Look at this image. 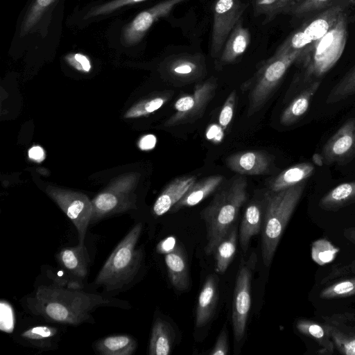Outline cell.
<instances>
[{
	"label": "cell",
	"mask_w": 355,
	"mask_h": 355,
	"mask_svg": "<svg viewBox=\"0 0 355 355\" xmlns=\"http://www.w3.org/2000/svg\"><path fill=\"white\" fill-rule=\"evenodd\" d=\"M101 295L54 285L40 286L27 300L30 311L52 322L77 325L87 321L91 313L109 304Z\"/></svg>",
	"instance_id": "cell-1"
},
{
	"label": "cell",
	"mask_w": 355,
	"mask_h": 355,
	"mask_svg": "<svg viewBox=\"0 0 355 355\" xmlns=\"http://www.w3.org/2000/svg\"><path fill=\"white\" fill-rule=\"evenodd\" d=\"M248 182L243 175L234 177L216 193L210 203L201 211L206 227L205 253H214L220 240L237 218L240 208L248 198Z\"/></svg>",
	"instance_id": "cell-2"
},
{
	"label": "cell",
	"mask_w": 355,
	"mask_h": 355,
	"mask_svg": "<svg viewBox=\"0 0 355 355\" xmlns=\"http://www.w3.org/2000/svg\"><path fill=\"white\" fill-rule=\"evenodd\" d=\"M306 187V181L265 195L261 229V255L263 263H272L282 234L295 211Z\"/></svg>",
	"instance_id": "cell-3"
},
{
	"label": "cell",
	"mask_w": 355,
	"mask_h": 355,
	"mask_svg": "<svg viewBox=\"0 0 355 355\" xmlns=\"http://www.w3.org/2000/svg\"><path fill=\"white\" fill-rule=\"evenodd\" d=\"M142 229V224L137 223L119 243L98 272L96 284L112 291L123 288L134 279L143 260V251L137 247Z\"/></svg>",
	"instance_id": "cell-4"
},
{
	"label": "cell",
	"mask_w": 355,
	"mask_h": 355,
	"mask_svg": "<svg viewBox=\"0 0 355 355\" xmlns=\"http://www.w3.org/2000/svg\"><path fill=\"white\" fill-rule=\"evenodd\" d=\"M347 19L345 12L327 33L296 61L303 71L300 81L306 85L320 80L342 55L347 40Z\"/></svg>",
	"instance_id": "cell-5"
},
{
	"label": "cell",
	"mask_w": 355,
	"mask_h": 355,
	"mask_svg": "<svg viewBox=\"0 0 355 355\" xmlns=\"http://www.w3.org/2000/svg\"><path fill=\"white\" fill-rule=\"evenodd\" d=\"M302 53L274 54L257 71L249 95V116L258 112L266 103L284 78L289 67Z\"/></svg>",
	"instance_id": "cell-6"
},
{
	"label": "cell",
	"mask_w": 355,
	"mask_h": 355,
	"mask_svg": "<svg viewBox=\"0 0 355 355\" xmlns=\"http://www.w3.org/2000/svg\"><path fill=\"white\" fill-rule=\"evenodd\" d=\"M345 9L346 3H336L326 8L291 34L275 54L300 51L302 55L306 53L334 26Z\"/></svg>",
	"instance_id": "cell-7"
},
{
	"label": "cell",
	"mask_w": 355,
	"mask_h": 355,
	"mask_svg": "<svg viewBox=\"0 0 355 355\" xmlns=\"http://www.w3.org/2000/svg\"><path fill=\"white\" fill-rule=\"evenodd\" d=\"M257 258L252 252L247 259H242L235 282L232 320L234 340L244 337L251 306V282Z\"/></svg>",
	"instance_id": "cell-8"
},
{
	"label": "cell",
	"mask_w": 355,
	"mask_h": 355,
	"mask_svg": "<svg viewBox=\"0 0 355 355\" xmlns=\"http://www.w3.org/2000/svg\"><path fill=\"white\" fill-rule=\"evenodd\" d=\"M217 87V80L211 77L197 84L192 94L179 98L174 104L175 112L166 121V126L193 123L203 115Z\"/></svg>",
	"instance_id": "cell-9"
},
{
	"label": "cell",
	"mask_w": 355,
	"mask_h": 355,
	"mask_svg": "<svg viewBox=\"0 0 355 355\" xmlns=\"http://www.w3.org/2000/svg\"><path fill=\"white\" fill-rule=\"evenodd\" d=\"M314 162L320 165H345L355 158V118L348 119L323 145Z\"/></svg>",
	"instance_id": "cell-10"
},
{
	"label": "cell",
	"mask_w": 355,
	"mask_h": 355,
	"mask_svg": "<svg viewBox=\"0 0 355 355\" xmlns=\"http://www.w3.org/2000/svg\"><path fill=\"white\" fill-rule=\"evenodd\" d=\"M247 5L241 0H216L211 33V55L216 58Z\"/></svg>",
	"instance_id": "cell-11"
},
{
	"label": "cell",
	"mask_w": 355,
	"mask_h": 355,
	"mask_svg": "<svg viewBox=\"0 0 355 355\" xmlns=\"http://www.w3.org/2000/svg\"><path fill=\"white\" fill-rule=\"evenodd\" d=\"M184 1L164 0L139 12L122 28V44L130 47L139 43L155 22L167 16L178 4Z\"/></svg>",
	"instance_id": "cell-12"
},
{
	"label": "cell",
	"mask_w": 355,
	"mask_h": 355,
	"mask_svg": "<svg viewBox=\"0 0 355 355\" xmlns=\"http://www.w3.org/2000/svg\"><path fill=\"white\" fill-rule=\"evenodd\" d=\"M50 194L76 227L78 245H85L87 230L92 216V203L83 194L60 191H53Z\"/></svg>",
	"instance_id": "cell-13"
},
{
	"label": "cell",
	"mask_w": 355,
	"mask_h": 355,
	"mask_svg": "<svg viewBox=\"0 0 355 355\" xmlns=\"http://www.w3.org/2000/svg\"><path fill=\"white\" fill-rule=\"evenodd\" d=\"M273 157L263 150L239 152L226 159L227 167L243 175H258L268 171Z\"/></svg>",
	"instance_id": "cell-14"
},
{
	"label": "cell",
	"mask_w": 355,
	"mask_h": 355,
	"mask_svg": "<svg viewBox=\"0 0 355 355\" xmlns=\"http://www.w3.org/2000/svg\"><path fill=\"white\" fill-rule=\"evenodd\" d=\"M61 0H30L18 27L21 37L44 30L52 12Z\"/></svg>",
	"instance_id": "cell-15"
},
{
	"label": "cell",
	"mask_w": 355,
	"mask_h": 355,
	"mask_svg": "<svg viewBox=\"0 0 355 355\" xmlns=\"http://www.w3.org/2000/svg\"><path fill=\"white\" fill-rule=\"evenodd\" d=\"M196 181V176L188 175L171 182L156 199L153 207L154 215L161 216L171 211Z\"/></svg>",
	"instance_id": "cell-16"
},
{
	"label": "cell",
	"mask_w": 355,
	"mask_h": 355,
	"mask_svg": "<svg viewBox=\"0 0 355 355\" xmlns=\"http://www.w3.org/2000/svg\"><path fill=\"white\" fill-rule=\"evenodd\" d=\"M250 42L249 30L243 26L240 19L229 35L218 60V67L234 62L241 57L248 49Z\"/></svg>",
	"instance_id": "cell-17"
},
{
	"label": "cell",
	"mask_w": 355,
	"mask_h": 355,
	"mask_svg": "<svg viewBox=\"0 0 355 355\" xmlns=\"http://www.w3.org/2000/svg\"><path fill=\"white\" fill-rule=\"evenodd\" d=\"M223 176L210 175L196 181L183 197L172 207L171 212L199 204L214 192L222 184Z\"/></svg>",
	"instance_id": "cell-18"
},
{
	"label": "cell",
	"mask_w": 355,
	"mask_h": 355,
	"mask_svg": "<svg viewBox=\"0 0 355 355\" xmlns=\"http://www.w3.org/2000/svg\"><path fill=\"white\" fill-rule=\"evenodd\" d=\"M320 84V80L310 83L293 99L281 114L280 123L283 125H291L305 114Z\"/></svg>",
	"instance_id": "cell-19"
},
{
	"label": "cell",
	"mask_w": 355,
	"mask_h": 355,
	"mask_svg": "<svg viewBox=\"0 0 355 355\" xmlns=\"http://www.w3.org/2000/svg\"><path fill=\"white\" fill-rule=\"evenodd\" d=\"M217 291L216 277L209 275L198 295L196 311V327H204L212 318L218 299Z\"/></svg>",
	"instance_id": "cell-20"
},
{
	"label": "cell",
	"mask_w": 355,
	"mask_h": 355,
	"mask_svg": "<svg viewBox=\"0 0 355 355\" xmlns=\"http://www.w3.org/2000/svg\"><path fill=\"white\" fill-rule=\"evenodd\" d=\"M263 220V207L260 203L251 202L246 207L241 223L239 239L243 252L248 250L251 239L260 233Z\"/></svg>",
	"instance_id": "cell-21"
},
{
	"label": "cell",
	"mask_w": 355,
	"mask_h": 355,
	"mask_svg": "<svg viewBox=\"0 0 355 355\" xmlns=\"http://www.w3.org/2000/svg\"><path fill=\"white\" fill-rule=\"evenodd\" d=\"M165 263L168 278L175 288L184 291L189 285V277L186 256L180 246H175L166 253Z\"/></svg>",
	"instance_id": "cell-22"
},
{
	"label": "cell",
	"mask_w": 355,
	"mask_h": 355,
	"mask_svg": "<svg viewBox=\"0 0 355 355\" xmlns=\"http://www.w3.org/2000/svg\"><path fill=\"white\" fill-rule=\"evenodd\" d=\"M56 259L73 276L79 278L87 276L89 259L85 245L62 249L56 254Z\"/></svg>",
	"instance_id": "cell-23"
},
{
	"label": "cell",
	"mask_w": 355,
	"mask_h": 355,
	"mask_svg": "<svg viewBox=\"0 0 355 355\" xmlns=\"http://www.w3.org/2000/svg\"><path fill=\"white\" fill-rule=\"evenodd\" d=\"M314 171V166L310 162L296 164L283 171L270 182V191H279L306 181Z\"/></svg>",
	"instance_id": "cell-24"
},
{
	"label": "cell",
	"mask_w": 355,
	"mask_h": 355,
	"mask_svg": "<svg viewBox=\"0 0 355 355\" xmlns=\"http://www.w3.org/2000/svg\"><path fill=\"white\" fill-rule=\"evenodd\" d=\"M355 202V181L342 183L329 191L318 202L320 209L336 211Z\"/></svg>",
	"instance_id": "cell-25"
},
{
	"label": "cell",
	"mask_w": 355,
	"mask_h": 355,
	"mask_svg": "<svg viewBox=\"0 0 355 355\" xmlns=\"http://www.w3.org/2000/svg\"><path fill=\"white\" fill-rule=\"evenodd\" d=\"M238 235L237 227L234 225L215 248V270L217 273H225L232 261L236 252Z\"/></svg>",
	"instance_id": "cell-26"
},
{
	"label": "cell",
	"mask_w": 355,
	"mask_h": 355,
	"mask_svg": "<svg viewBox=\"0 0 355 355\" xmlns=\"http://www.w3.org/2000/svg\"><path fill=\"white\" fill-rule=\"evenodd\" d=\"M173 345L172 329L165 320L157 318L150 337L148 354L150 355H168Z\"/></svg>",
	"instance_id": "cell-27"
},
{
	"label": "cell",
	"mask_w": 355,
	"mask_h": 355,
	"mask_svg": "<svg viewBox=\"0 0 355 355\" xmlns=\"http://www.w3.org/2000/svg\"><path fill=\"white\" fill-rule=\"evenodd\" d=\"M137 347L136 340L129 335L110 336L98 340L95 349L103 355H131Z\"/></svg>",
	"instance_id": "cell-28"
},
{
	"label": "cell",
	"mask_w": 355,
	"mask_h": 355,
	"mask_svg": "<svg viewBox=\"0 0 355 355\" xmlns=\"http://www.w3.org/2000/svg\"><path fill=\"white\" fill-rule=\"evenodd\" d=\"M297 329L302 334L314 339L320 346L318 352L320 354H331L334 345L325 324L306 319L300 320L296 324Z\"/></svg>",
	"instance_id": "cell-29"
},
{
	"label": "cell",
	"mask_w": 355,
	"mask_h": 355,
	"mask_svg": "<svg viewBox=\"0 0 355 355\" xmlns=\"http://www.w3.org/2000/svg\"><path fill=\"white\" fill-rule=\"evenodd\" d=\"M168 72L173 78L178 80H192L202 74L200 63L194 58L180 57L169 63Z\"/></svg>",
	"instance_id": "cell-30"
},
{
	"label": "cell",
	"mask_w": 355,
	"mask_h": 355,
	"mask_svg": "<svg viewBox=\"0 0 355 355\" xmlns=\"http://www.w3.org/2000/svg\"><path fill=\"white\" fill-rule=\"evenodd\" d=\"M147 0H109L94 4L85 10L82 16L83 21L107 17L120 10L132 6Z\"/></svg>",
	"instance_id": "cell-31"
},
{
	"label": "cell",
	"mask_w": 355,
	"mask_h": 355,
	"mask_svg": "<svg viewBox=\"0 0 355 355\" xmlns=\"http://www.w3.org/2000/svg\"><path fill=\"white\" fill-rule=\"evenodd\" d=\"M296 0H254L253 10L256 15H264V23H268L278 15L284 14Z\"/></svg>",
	"instance_id": "cell-32"
},
{
	"label": "cell",
	"mask_w": 355,
	"mask_h": 355,
	"mask_svg": "<svg viewBox=\"0 0 355 355\" xmlns=\"http://www.w3.org/2000/svg\"><path fill=\"white\" fill-rule=\"evenodd\" d=\"M355 94V66L351 68L332 87L326 103H335Z\"/></svg>",
	"instance_id": "cell-33"
},
{
	"label": "cell",
	"mask_w": 355,
	"mask_h": 355,
	"mask_svg": "<svg viewBox=\"0 0 355 355\" xmlns=\"http://www.w3.org/2000/svg\"><path fill=\"white\" fill-rule=\"evenodd\" d=\"M324 324L338 351L343 354L355 355V334L343 331L329 322H326Z\"/></svg>",
	"instance_id": "cell-34"
},
{
	"label": "cell",
	"mask_w": 355,
	"mask_h": 355,
	"mask_svg": "<svg viewBox=\"0 0 355 355\" xmlns=\"http://www.w3.org/2000/svg\"><path fill=\"white\" fill-rule=\"evenodd\" d=\"M355 295V277L345 278L329 284L320 293V297L330 300Z\"/></svg>",
	"instance_id": "cell-35"
},
{
	"label": "cell",
	"mask_w": 355,
	"mask_h": 355,
	"mask_svg": "<svg viewBox=\"0 0 355 355\" xmlns=\"http://www.w3.org/2000/svg\"><path fill=\"white\" fill-rule=\"evenodd\" d=\"M334 0H296L284 14L302 18L310 13L326 9L334 3Z\"/></svg>",
	"instance_id": "cell-36"
},
{
	"label": "cell",
	"mask_w": 355,
	"mask_h": 355,
	"mask_svg": "<svg viewBox=\"0 0 355 355\" xmlns=\"http://www.w3.org/2000/svg\"><path fill=\"white\" fill-rule=\"evenodd\" d=\"M338 252V248L324 239L316 240L311 246V257L319 265L333 261Z\"/></svg>",
	"instance_id": "cell-37"
},
{
	"label": "cell",
	"mask_w": 355,
	"mask_h": 355,
	"mask_svg": "<svg viewBox=\"0 0 355 355\" xmlns=\"http://www.w3.org/2000/svg\"><path fill=\"white\" fill-rule=\"evenodd\" d=\"M58 333L53 327L40 325L26 329L21 334V337L31 342L46 343L52 339Z\"/></svg>",
	"instance_id": "cell-38"
},
{
	"label": "cell",
	"mask_w": 355,
	"mask_h": 355,
	"mask_svg": "<svg viewBox=\"0 0 355 355\" xmlns=\"http://www.w3.org/2000/svg\"><path fill=\"white\" fill-rule=\"evenodd\" d=\"M167 96H157L137 104L126 114L128 118L150 114L159 109L167 101Z\"/></svg>",
	"instance_id": "cell-39"
},
{
	"label": "cell",
	"mask_w": 355,
	"mask_h": 355,
	"mask_svg": "<svg viewBox=\"0 0 355 355\" xmlns=\"http://www.w3.org/2000/svg\"><path fill=\"white\" fill-rule=\"evenodd\" d=\"M236 92L233 90L227 96L220 112L218 123L223 130H225L231 123L236 105Z\"/></svg>",
	"instance_id": "cell-40"
},
{
	"label": "cell",
	"mask_w": 355,
	"mask_h": 355,
	"mask_svg": "<svg viewBox=\"0 0 355 355\" xmlns=\"http://www.w3.org/2000/svg\"><path fill=\"white\" fill-rule=\"evenodd\" d=\"M355 274V261L344 265H336L332 267L330 272L322 281L321 284H329L332 282Z\"/></svg>",
	"instance_id": "cell-41"
},
{
	"label": "cell",
	"mask_w": 355,
	"mask_h": 355,
	"mask_svg": "<svg viewBox=\"0 0 355 355\" xmlns=\"http://www.w3.org/2000/svg\"><path fill=\"white\" fill-rule=\"evenodd\" d=\"M15 327V315L12 306L6 301H1L0 328L7 333L12 331Z\"/></svg>",
	"instance_id": "cell-42"
},
{
	"label": "cell",
	"mask_w": 355,
	"mask_h": 355,
	"mask_svg": "<svg viewBox=\"0 0 355 355\" xmlns=\"http://www.w3.org/2000/svg\"><path fill=\"white\" fill-rule=\"evenodd\" d=\"M227 333L226 328H223L209 354L211 355H226L228 353Z\"/></svg>",
	"instance_id": "cell-43"
},
{
	"label": "cell",
	"mask_w": 355,
	"mask_h": 355,
	"mask_svg": "<svg viewBox=\"0 0 355 355\" xmlns=\"http://www.w3.org/2000/svg\"><path fill=\"white\" fill-rule=\"evenodd\" d=\"M67 60L76 68L84 71H89L91 64L88 58L81 53H73L67 56Z\"/></svg>",
	"instance_id": "cell-44"
},
{
	"label": "cell",
	"mask_w": 355,
	"mask_h": 355,
	"mask_svg": "<svg viewBox=\"0 0 355 355\" xmlns=\"http://www.w3.org/2000/svg\"><path fill=\"white\" fill-rule=\"evenodd\" d=\"M175 240L173 237L167 238L161 241L157 245V250L162 253L171 251L175 246Z\"/></svg>",
	"instance_id": "cell-45"
},
{
	"label": "cell",
	"mask_w": 355,
	"mask_h": 355,
	"mask_svg": "<svg viewBox=\"0 0 355 355\" xmlns=\"http://www.w3.org/2000/svg\"><path fill=\"white\" fill-rule=\"evenodd\" d=\"M28 157L36 162H42L44 158V152L40 146H33L28 150Z\"/></svg>",
	"instance_id": "cell-46"
},
{
	"label": "cell",
	"mask_w": 355,
	"mask_h": 355,
	"mask_svg": "<svg viewBox=\"0 0 355 355\" xmlns=\"http://www.w3.org/2000/svg\"><path fill=\"white\" fill-rule=\"evenodd\" d=\"M155 144V137L153 135H146L141 139L139 146L142 150H148L153 148Z\"/></svg>",
	"instance_id": "cell-47"
},
{
	"label": "cell",
	"mask_w": 355,
	"mask_h": 355,
	"mask_svg": "<svg viewBox=\"0 0 355 355\" xmlns=\"http://www.w3.org/2000/svg\"><path fill=\"white\" fill-rule=\"evenodd\" d=\"M345 238L355 245V227H347L343 230Z\"/></svg>",
	"instance_id": "cell-48"
},
{
	"label": "cell",
	"mask_w": 355,
	"mask_h": 355,
	"mask_svg": "<svg viewBox=\"0 0 355 355\" xmlns=\"http://www.w3.org/2000/svg\"><path fill=\"white\" fill-rule=\"evenodd\" d=\"M347 2L349 4H352L355 6V0H347Z\"/></svg>",
	"instance_id": "cell-49"
}]
</instances>
